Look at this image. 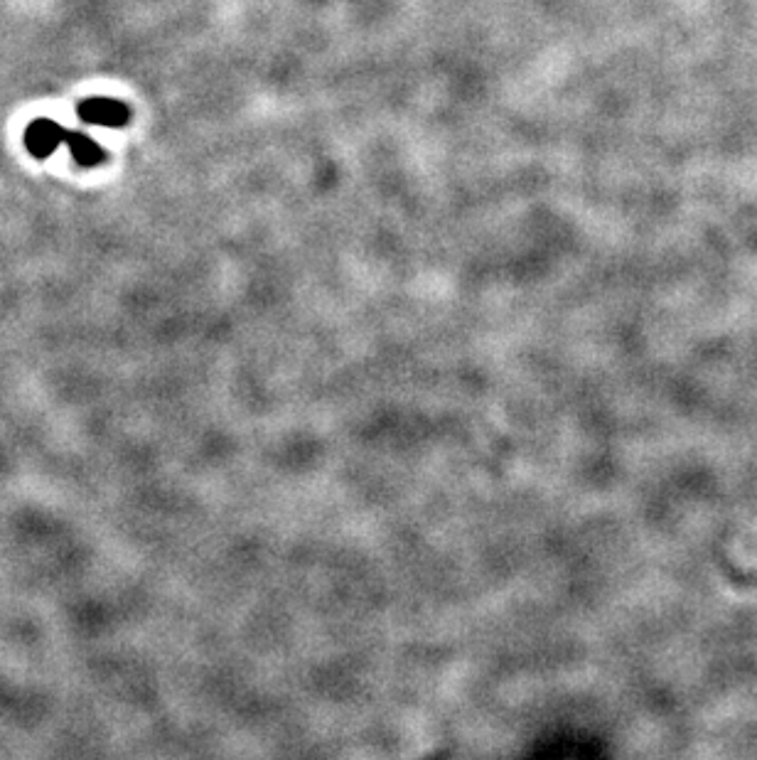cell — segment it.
<instances>
[{"label":"cell","instance_id":"6da1fadb","mask_svg":"<svg viewBox=\"0 0 757 760\" xmlns=\"http://www.w3.org/2000/svg\"><path fill=\"white\" fill-rule=\"evenodd\" d=\"M79 119L89 126L121 128L131 121V109L123 101L109 99V96H91L79 104Z\"/></svg>","mask_w":757,"mask_h":760},{"label":"cell","instance_id":"7a4b0ae2","mask_svg":"<svg viewBox=\"0 0 757 760\" xmlns=\"http://www.w3.org/2000/svg\"><path fill=\"white\" fill-rule=\"evenodd\" d=\"M64 131L67 128H62L52 119L32 121L28 131H25V148H28L32 158H50L64 143Z\"/></svg>","mask_w":757,"mask_h":760},{"label":"cell","instance_id":"3957f363","mask_svg":"<svg viewBox=\"0 0 757 760\" xmlns=\"http://www.w3.org/2000/svg\"><path fill=\"white\" fill-rule=\"evenodd\" d=\"M64 146L72 153L74 163L82 165V168H94V165H101L109 158L106 148L82 131H69L67 128L64 131Z\"/></svg>","mask_w":757,"mask_h":760}]
</instances>
